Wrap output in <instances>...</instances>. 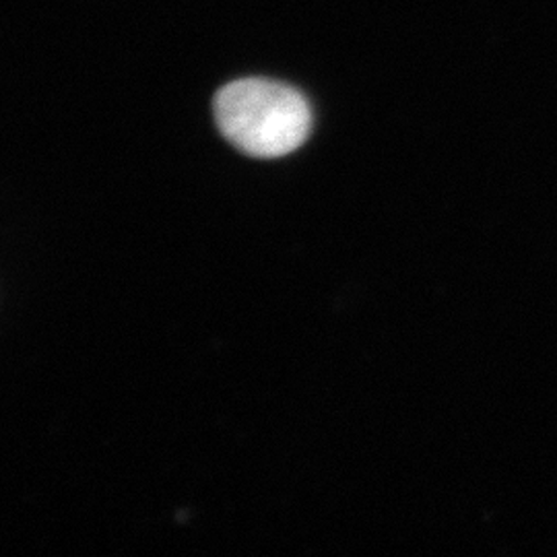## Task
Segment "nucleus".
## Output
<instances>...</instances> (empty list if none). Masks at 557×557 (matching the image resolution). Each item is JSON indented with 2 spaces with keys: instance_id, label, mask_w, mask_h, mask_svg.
Here are the masks:
<instances>
[{
  "instance_id": "obj_1",
  "label": "nucleus",
  "mask_w": 557,
  "mask_h": 557,
  "mask_svg": "<svg viewBox=\"0 0 557 557\" xmlns=\"http://www.w3.org/2000/svg\"><path fill=\"white\" fill-rule=\"evenodd\" d=\"M215 120L225 139L260 160L296 151L312 131L306 98L294 87L269 79H239L221 87Z\"/></svg>"
}]
</instances>
